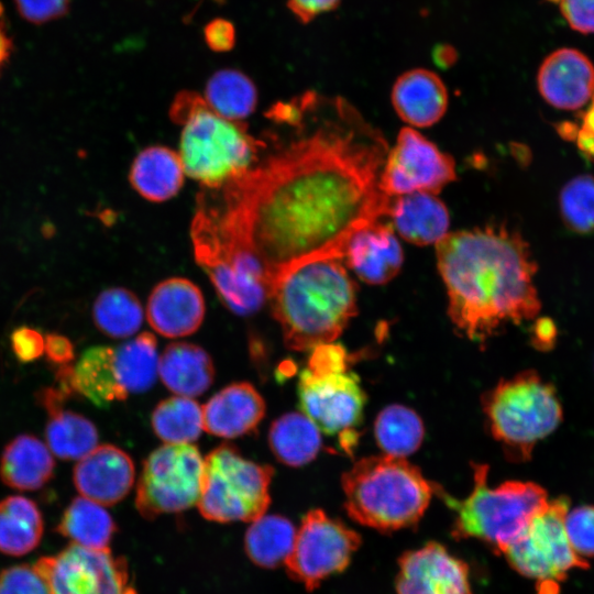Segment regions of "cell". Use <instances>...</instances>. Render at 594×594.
I'll list each match as a JSON object with an SVG mask.
<instances>
[{"label": "cell", "mask_w": 594, "mask_h": 594, "mask_svg": "<svg viewBox=\"0 0 594 594\" xmlns=\"http://www.w3.org/2000/svg\"><path fill=\"white\" fill-rule=\"evenodd\" d=\"M34 568L51 594H136L125 559L109 548L72 542L55 556L40 558Z\"/></svg>", "instance_id": "7c38bea8"}, {"label": "cell", "mask_w": 594, "mask_h": 594, "mask_svg": "<svg viewBox=\"0 0 594 594\" xmlns=\"http://www.w3.org/2000/svg\"><path fill=\"white\" fill-rule=\"evenodd\" d=\"M145 314L150 326L163 337H186L200 327L205 316V299L193 282L184 277H172L153 288Z\"/></svg>", "instance_id": "ffe728a7"}, {"label": "cell", "mask_w": 594, "mask_h": 594, "mask_svg": "<svg viewBox=\"0 0 594 594\" xmlns=\"http://www.w3.org/2000/svg\"><path fill=\"white\" fill-rule=\"evenodd\" d=\"M340 1L341 0H287V6L301 23H308L316 16L336 9Z\"/></svg>", "instance_id": "7dc6e473"}, {"label": "cell", "mask_w": 594, "mask_h": 594, "mask_svg": "<svg viewBox=\"0 0 594 594\" xmlns=\"http://www.w3.org/2000/svg\"><path fill=\"white\" fill-rule=\"evenodd\" d=\"M155 337L143 332L113 348V371L122 392L139 394L150 389L156 381L158 356Z\"/></svg>", "instance_id": "4dcf8cb0"}, {"label": "cell", "mask_w": 594, "mask_h": 594, "mask_svg": "<svg viewBox=\"0 0 594 594\" xmlns=\"http://www.w3.org/2000/svg\"><path fill=\"white\" fill-rule=\"evenodd\" d=\"M432 58L440 68L447 69L458 61V52L452 45L439 44L432 51Z\"/></svg>", "instance_id": "681fc988"}, {"label": "cell", "mask_w": 594, "mask_h": 594, "mask_svg": "<svg viewBox=\"0 0 594 594\" xmlns=\"http://www.w3.org/2000/svg\"><path fill=\"white\" fill-rule=\"evenodd\" d=\"M564 224L578 233L594 230V176L579 175L568 182L559 197Z\"/></svg>", "instance_id": "74e56055"}, {"label": "cell", "mask_w": 594, "mask_h": 594, "mask_svg": "<svg viewBox=\"0 0 594 594\" xmlns=\"http://www.w3.org/2000/svg\"><path fill=\"white\" fill-rule=\"evenodd\" d=\"M44 336L36 329L21 326L10 334V345L14 356L22 363H30L44 354Z\"/></svg>", "instance_id": "b9f144b4"}, {"label": "cell", "mask_w": 594, "mask_h": 594, "mask_svg": "<svg viewBox=\"0 0 594 594\" xmlns=\"http://www.w3.org/2000/svg\"><path fill=\"white\" fill-rule=\"evenodd\" d=\"M455 178L453 157L414 128L405 127L389 147L380 188L389 197L415 191L437 195Z\"/></svg>", "instance_id": "5bb4252c"}, {"label": "cell", "mask_w": 594, "mask_h": 594, "mask_svg": "<svg viewBox=\"0 0 594 594\" xmlns=\"http://www.w3.org/2000/svg\"><path fill=\"white\" fill-rule=\"evenodd\" d=\"M483 409L493 437L518 462L528 460L563 418L554 386L532 370L502 380L484 395Z\"/></svg>", "instance_id": "52a82bcc"}, {"label": "cell", "mask_w": 594, "mask_h": 594, "mask_svg": "<svg viewBox=\"0 0 594 594\" xmlns=\"http://www.w3.org/2000/svg\"><path fill=\"white\" fill-rule=\"evenodd\" d=\"M273 474L271 465L244 459L234 446H219L204 459L200 514L218 522L254 521L271 503Z\"/></svg>", "instance_id": "9c48e42d"}, {"label": "cell", "mask_w": 594, "mask_h": 594, "mask_svg": "<svg viewBox=\"0 0 594 594\" xmlns=\"http://www.w3.org/2000/svg\"><path fill=\"white\" fill-rule=\"evenodd\" d=\"M298 396L302 413L327 435L356 426L366 402L359 376L349 370L314 373L306 367L299 375Z\"/></svg>", "instance_id": "9a60e30c"}, {"label": "cell", "mask_w": 594, "mask_h": 594, "mask_svg": "<svg viewBox=\"0 0 594 594\" xmlns=\"http://www.w3.org/2000/svg\"><path fill=\"white\" fill-rule=\"evenodd\" d=\"M268 443L276 459L289 466L312 461L320 448L318 427L304 414L288 413L273 421Z\"/></svg>", "instance_id": "f546056e"}, {"label": "cell", "mask_w": 594, "mask_h": 594, "mask_svg": "<svg viewBox=\"0 0 594 594\" xmlns=\"http://www.w3.org/2000/svg\"><path fill=\"white\" fill-rule=\"evenodd\" d=\"M349 358L345 349L337 343H323L315 346L308 359L307 369L314 373L348 370Z\"/></svg>", "instance_id": "7bdbcfd3"}, {"label": "cell", "mask_w": 594, "mask_h": 594, "mask_svg": "<svg viewBox=\"0 0 594 594\" xmlns=\"http://www.w3.org/2000/svg\"><path fill=\"white\" fill-rule=\"evenodd\" d=\"M387 217L399 237L418 246L436 245L449 233L448 208L435 194L415 191L395 196Z\"/></svg>", "instance_id": "603a6c76"}, {"label": "cell", "mask_w": 594, "mask_h": 594, "mask_svg": "<svg viewBox=\"0 0 594 594\" xmlns=\"http://www.w3.org/2000/svg\"><path fill=\"white\" fill-rule=\"evenodd\" d=\"M397 594H472L468 565L436 542L399 559Z\"/></svg>", "instance_id": "2e32d148"}, {"label": "cell", "mask_w": 594, "mask_h": 594, "mask_svg": "<svg viewBox=\"0 0 594 594\" xmlns=\"http://www.w3.org/2000/svg\"><path fill=\"white\" fill-rule=\"evenodd\" d=\"M348 515L361 525L392 531L416 525L433 487L405 458H363L342 475Z\"/></svg>", "instance_id": "5b68a950"}, {"label": "cell", "mask_w": 594, "mask_h": 594, "mask_svg": "<svg viewBox=\"0 0 594 594\" xmlns=\"http://www.w3.org/2000/svg\"><path fill=\"white\" fill-rule=\"evenodd\" d=\"M358 286L342 257L307 261L278 272L268 301L285 345L308 351L333 342L358 311Z\"/></svg>", "instance_id": "3957f363"}, {"label": "cell", "mask_w": 594, "mask_h": 594, "mask_svg": "<svg viewBox=\"0 0 594 594\" xmlns=\"http://www.w3.org/2000/svg\"><path fill=\"white\" fill-rule=\"evenodd\" d=\"M474 487L458 501L444 494L455 512V538H476L504 550L521 534L532 517L549 502L547 492L532 482L508 481L495 488L487 485V466H474Z\"/></svg>", "instance_id": "ba28073f"}, {"label": "cell", "mask_w": 594, "mask_h": 594, "mask_svg": "<svg viewBox=\"0 0 594 594\" xmlns=\"http://www.w3.org/2000/svg\"><path fill=\"white\" fill-rule=\"evenodd\" d=\"M54 454L46 443L32 435H19L3 449L0 458V479L18 491L43 487L55 470Z\"/></svg>", "instance_id": "d4e9b609"}, {"label": "cell", "mask_w": 594, "mask_h": 594, "mask_svg": "<svg viewBox=\"0 0 594 594\" xmlns=\"http://www.w3.org/2000/svg\"><path fill=\"white\" fill-rule=\"evenodd\" d=\"M152 428L166 443H189L202 430V408L186 396L162 400L152 413Z\"/></svg>", "instance_id": "8d00e7d4"}, {"label": "cell", "mask_w": 594, "mask_h": 594, "mask_svg": "<svg viewBox=\"0 0 594 594\" xmlns=\"http://www.w3.org/2000/svg\"><path fill=\"white\" fill-rule=\"evenodd\" d=\"M268 114L290 135L217 189L212 206L274 277L307 261L343 258L350 237L386 218L393 197L380 188L389 145L346 100L306 92Z\"/></svg>", "instance_id": "6da1fadb"}, {"label": "cell", "mask_w": 594, "mask_h": 594, "mask_svg": "<svg viewBox=\"0 0 594 594\" xmlns=\"http://www.w3.org/2000/svg\"><path fill=\"white\" fill-rule=\"evenodd\" d=\"M265 415V402L246 382L226 386L202 407V427L211 435L235 438L256 429Z\"/></svg>", "instance_id": "44dd1931"}, {"label": "cell", "mask_w": 594, "mask_h": 594, "mask_svg": "<svg viewBox=\"0 0 594 594\" xmlns=\"http://www.w3.org/2000/svg\"><path fill=\"white\" fill-rule=\"evenodd\" d=\"M44 531L43 516L37 505L21 495L0 501V552L21 557L33 551Z\"/></svg>", "instance_id": "f1b7e54d"}, {"label": "cell", "mask_w": 594, "mask_h": 594, "mask_svg": "<svg viewBox=\"0 0 594 594\" xmlns=\"http://www.w3.org/2000/svg\"><path fill=\"white\" fill-rule=\"evenodd\" d=\"M185 170L177 152L162 145L141 151L134 158L129 179L143 198L162 202L174 197L183 186Z\"/></svg>", "instance_id": "4316f807"}, {"label": "cell", "mask_w": 594, "mask_h": 594, "mask_svg": "<svg viewBox=\"0 0 594 594\" xmlns=\"http://www.w3.org/2000/svg\"><path fill=\"white\" fill-rule=\"evenodd\" d=\"M70 385L74 392L99 408H108L128 398L114 375L112 346L86 349L70 369Z\"/></svg>", "instance_id": "83f0119b"}, {"label": "cell", "mask_w": 594, "mask_h": 594, "mask_svg": "<svg viewBox=\"0 0 594 594\" xmlns=\"http://www.w3.org/2000/svg\"><path fill=\"white\" fill-rule=\"evenodd\" d=\"M205 101L221 117L242 121L257 103V91L253 81L237 69H221L207 81Z\"/></svg>", "instance_id": "d6a6232c"}, {"label": "cell", "mask_w": 594, "mask_h": 594, "mask_svg": "<svg viewBox=\"0 0 594 594\" xmlns=\"http://www.w3.org/2000/svg\"><path fill=\"white\" fill-rule=\"evenodd\" d=\"M20 15L34 24L62 18L69 10L70 0H13Z\"/></svg>", "instance_id": "60d3db41"}, {"label": "cell", "mask_w": 594, "mask_h": 594, "mask_svg": "<svg viewBox=\"0 0 594 594\" xmlns=\"http://www.w3.org/2000/svg\"><path fill=\"white\" fill-rule=\"evenodd\" d=\"M360 536L321 509L302 518L285 560L289 575L312 591L328 576L341 572L360 546Z\"/></svg>", "instance_id": "4fadbf2b"}, {"label": "cell", "mask_w": 594, "mask_h": 594, "mask_svg": "<svg viewBox=\"0 0 594 594\" xmlns=\"http://www.w3.org/2000/svg\"><path fill=\"white\" fill-rule=\"evenodd\" d=\"M65 392L45 388L41 404L48 413L45 443L62 460H80L98 444V430L85 416L63 407Z\"/></svg>", "instance_id": "cb8c5ba5"}, {"label": "cell", "mask_w": 594, "mask_h": 594, "mask_svg": "<svg viewBox=\"0 0 594 594\" xmlns=\"http://www.w3.org/2000/svg\"><path fill=\"white\" fill-rule=\"evenodd\" d=\"M538 90L552 107L575 110L594 96V66L581 52L560 48L539 67Z\"/></svg>", "instance_id": "d6986e66"}, {"label": "cell", "mask_w": 594, "mask_h": 594, "mask_svg": "<svg viewBox=\"0 0 594 594\" xmlns=\"http://www.w3.org/2000/svg\"><path fill=\"white\" fill-rule=\"evenodd\" d=\"M566 537L578 556L594 557V506L582 505L568 510L564 518Z\"/></svg>", "instance_id": "f35d334b"}, {"label": "cell", "mask_w": 594, "mask_h": 594, "mask_svg": "<svg viewBox=\"0 0 594 594\" xmlns=\"http://www.w3.org/2000/svg\"><path fill=\"white\" fill-rule=\"evenodd\" d=\"M217 1H222V0H217Z\"/></svg>", "instance_id": "816d5d0a"}, {"label": "cell", "mask_w": 594, "mask_h": 594, "mask_svg": "<svg viewBox=\"0 0 594 594\" xmlns=\"http://www.w3.org/2000/svg\"><path fill=\"white\" fill-rule=\"evenodd\" d=\"M420 417L403 405H391L376 417L374 435L385 454L405 458L414 453L424 439Z\"/></svg>", "instance_id": "d590c367"}, {"label": "cell", "mask_w": 594, "mask_h": 594, "mask_svg": "<svg viewBox=\"0 0 594 594\" xmlns=\"http://www.w3.org/2000/svg\"><path fill=\"white\" fill-rule=\"evenodd\" d=\"M448 315L468 339L483 343L506 322L535 319L541 308L528 242L503 224L449 232L436 244Z\"/></svg>", "instance_id": "7a4b0ae2"}, {"label": "cell", "mask_w": 594, "mask_h": 594, "mask_svg": "<svg viewBox=\"0 0 594 594\" xmlns=\"http://www.w3.org/2000/svg\"><path fill=\"white\" fill-rule=\"evenodd\" d=\"M169 117L182 125L178 154L185 174L209 189H220L244 174L266 147L243 121L221 117L194 91L176 96Z\"/></svg>", "instance_id": "277c9868"}, {"label": "cell", "mask_w": 594, "mask_h": 594, "mask_svg": "<svg viewBox=\"0 0 594 594\" xmlns=\"http://www.w3.org/2000/svg\"><path fill=\"white\" fill-rule=\"evenodd\" d=\"M556 336L557 331L552 320L543 318L536 323L532 341L538 349L547 350L553 345Z\"/></svg>", "instance_id": "c3c4849f"}, {"label": "cell", "mask_w": 594, "mask_h": 594, "mask_svg": "<svg viewBox=\"0 0 594 594\" xmlns=\"http://www.w3.org/2000/svg\"><path fill=\"white\" fill-rule=\"evenodd\" d=\"M196 262L235 315L256 312L268 299L273 276L200 195L190 228Z\"/></svg>", "instance_id": "8992f818"}, {"label": "cell", "mask_w": 594, "mask_h": 594, "mask_svg": "<svg viewBox=\"0 0 594 594\" xmlns=\"http://www.w3.org/2000/svg\"><path fill=\"white\" fill-rule=\"evenodd\" d=\"M0 594H51L34 565L18 564L0 571Z\"/></svg>", "instance_id": "ab89813d"}, {"label": "cell", "mask_w": 594, "mask_h": 594, "mask_svg": "<svg viewBox=\"0 0 594 594\" xmlns=\"http://www.w3.org/2000/svg\"><path fill=\"white\" fill-rule=\"evenodd\" d=\"M91 314L96 327L114 339L136 333L144 318L143 307L136 295L123 287L102 290L94 301Z\"/></svg>", "instance_id": "e575fe53"}, {"label": "cell", "mask_w": 594, "mask_h": 594, "mask_svg": "<svg viewBox=\"0 0 594 594\" xmlns=\"http://www.w3.org/2000/svg\"><path fill=\"white\" fill-rule=\"evenodd\" d=\"M296 530L290 520L279 515L261 516L245 534L249 558L263 568H276L292 551Z\"/></svg>", "instance_id": "836d02e7"}, {"label": "cell", "mask_w": 594, "mask_h": 594, "mask_svg": "<svg viewBox=\"0 0 594 594\" xmlns=\"http://www.w3.org/2000/svg\"><path fill=\"white\" fill-rule=\"evenodd\" d=\"M569 505L565 496L549 501L504 550L515 570L537 581L557 582L562 581L574 568L588 566L566 537L564 518Z\"/></svg>", "instance_id": "8fae6325"}, {"label": "cell", "mask_w": 594, "mask_h": 594, "mask_svg": "<svg viewBox=\"0 0 594 594\" xmlns=\"http://www.w3.org/2000/svg\"><path fill=\"white\" fill-rule=\"evenodd\" d=\"M134 475V464L127 452L113 444H101L78 460L73 481L81 496L111 506L129 494Z\"/></svg>", "instance_id": "ac0fdd59"}, {"label": "cell", "mask_w": 594, "mask_h": 594, "mask_svg": "<svg viewBox=\"0 0 594 594\" xmlns=\"http://www.w3.org/2000/svg\"><path fill=\"white\" fill-rule=\"evenodd\" d=\"M204 37L213 52H229L235 44V29L230 21L217 18L205 26Z\"/></svg>", "instance_id": "f6af8a7d"}, {"label": "cell", "mask_w": 594, "mask_h": 594, "mask_svg": "<svg viewBox=\"0 0 594 594\" xmlns=\"http://www.w3.org/2000/svg\"><path fill=\"white\" fill-rule=\"evenodd\" d=\"M158 374L164 385L179 396L205 393L213 382L215 366L210 355L188 342L168 344L158 359Z\"/></svg>", "instance_id": "484cf974"}, {"label": "cell", "mask_w": 594, "mask_h": 594, "mask_svg": "<svg viewBox=\"0 0 594 594\" xmlns=\"http://www.w3.org/2000/svg\"><path fill=\"white\" fill-rule=\"evenodd\" d=\"M392 105L398 117L416 128H428L444 116L448 91L433 72L416 68L403 73L392 89Z\"/></svg>", "instance_id": "7402d4cb"}, {"label": "cell", "mask_w": 594, "mask_h": 594, "mask_svg": "<svg viewBox=\"0 0 594 594\" xmlns=\"http://www.w3.org/2000/svg\"><path fill=\"white\" fill-rule=\"evenodd\" d=\"M560 9L572 29L594 33V0H560Z\"/></svg>", "instance_id": "ee69618b"}, {"label": "cell", "mask_w": 594, "mask_h": 594, "mask_svg": "<svg viewBox=\"0 0 594 594\" xmlns=\"http://www.w3.org/2000/svg\"><path fill=\"white\" fill-rule=\"evenodd\" d=\"M343 262L359 279L384 285L400 272L404 251L391 223L381 220L356 230L348 240Z\"/></svg>", "instance_id": "e0dca14e"}, {"label": "cell", "mask_w": 594, "mask_h": 594, "mask_svg": "<svg viewBox=\"0 0 594 594\" xmlns=\"http://www.w3.org/2000/svg\"><path fill=\"white\" fill-rule=\"evenodd\" d=\"M44 354L51 362L66 366L74 361V345L66 336L53 332L44 336Z\"/></svg>", "instance_id": "bcb514c9"}, {"label": "cell", "mask_w": 594, "mask_h": 594, "mask_svg": "<svg viewBox=\"0 0 594 594\" xmlns=\"http://www.w3.org/2000/svg\"><path fill=\"white\" fill-rule=\"evenodd\" d=\"M117 527L110 514L84 496L75 497L64 510L57 532L88 548H108Z\"/></svg>", "instance_id": "1f68e13d"}, {"label": "cell", "mask_w": 594, "mask_h": 594, "mask_svg": "<svg viewBox=\"0 0 594 594\" xmlns=\"http://www.w3.org/2000/svg\"><path fill=\"white\" fill-rule=\"evenodd\" d=\"M204 459L190 443H166L145 460L140 475L135 506L146 519L179 513L197 504Z\"/></svg>", "instance_id": "30bf717a"}, {"label": "cell", "mask_w": 594, "mask_h": 594, "mask_svg": "<svg viewBox=\"0 0 594 594\" xmlns=\"http://www.w3.org/2000/svg\"><path fill=\"white\" fill-rule=\"evenodd\" d=\"M12 41L0 25V68L8 62L12 52Z\"/></svg>", "instance_id": "f907efd6"}]
</instances>
